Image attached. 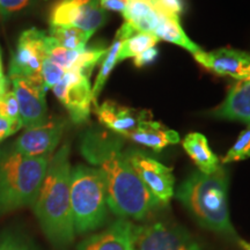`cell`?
I'll list each match as a JSON object with an SVG mask.
<instances>
[{
	"instance_id": "1",
	"label": "cell",
	"mask_w": 250,
	"mask_h": 250,
	"mask_svg": "<svg viewBox=\"0 0 250 250\" xmlns=\"http://www.w3.org/2000/svg\"><path fill=\"white\" fill-rule=\"evenodd\" d=\"M80 152L102 173L108 208L117 217L143 220L161 208L131 167L122 151L118 137L100 130H89L81 138Z\"/></svg>"
},
{
	"instance_id": "2",
	"label": "cell",
	"mask_w": 250,
	"mask_h": 250,
	"mask_svg": "<svg viewBox=\"0 0 250 250\" xmlns=\"http://www.w3.org/2000/svg\"><path fill=\"white\" fill-rule=\"evenodd\" d=\"M70 145L64 144L50 158L44 180L33 208L46 239L58 249L67 248L76 239L71 208Z\"/></svg>"
},
{
	"instance_id": "3",
	"label": "cell",
	"mask_w": 250,
	"mask_h": 250,
	"mask_svg": "<svg viewBox=\"0 0 250 250\" xmlns=\"http://www.w3.org/2000/svg\"><path fill=\"white\" fill-rule=\"evenodd\" d=\"M176 198L201 226L236 237L228 208V177L223 166L214 173H193L181 184Z\"/></svg>"
},
{
	"instance_id": "4",
	"label": "cell",
	"mask_w": 250,
	"mask_h": 250,
	"mask_svg": "<svg viewBox=\"0 0 250 250\" xmlns=\"http://www.w3.org/2000/svg\"><path fill=\"white\" fill-rule=\"evenodd\" d=\"M51 156L31 158L0 148V215L13 212L36 199Z\"/></svg>"
},
{
	"instance_id": "5",
	"label": "cell",
	"mask_w": 250,
	"mask_h": 250,
	"mask_svg": "<svg viewBox=\"0 0 250 250\" xmlns=\"http://www.w3.org/2000/svg\"><path fill=\"white\" fill-rule=\"evenodd\" d=\"M70 196L76 234L90 233L105 223L109 208L107 189L100 169L85 165L72 168Z\"/></svg>"
},
{
	"instance_id": "6",
	"label": "cell",
	"mask_w": 250,
	"mask_h": 250,
	"mask_svg": "<svg viewBox=\"0 0 250 250\" xmlns=\"http://www.w3.org/2000/svg\"><path fill=\"white\" fill-rule=\"evenodd\" d=\"M48 34L45 31L30 28L21 33L17 48L12 52L9 62L8 79L12 78H26V79L42 83L43 62L45 61Z\"/></svg>"
},
{
	"instance_id": "7",
	"label": "cell",
	"mask_w": 250,
	"mask_h": 250,
	"mask_svg": "<svg viewBox=\"0 0 250 250\" xmlns=\"http://www.w3.org/2000/svg\"><path fill=\"white\" fill-rule=\"evenodd\" d=\"M131 250H202L189 233L161 223L131 226Z\"/></svg>"
},
{
	"instance_id": "8",
	"label": "cell",
	"mask_w": 250,
	"mask_h": 250,
	"mask_svg": "<svg viewBox=\"0 0 250 250\" xmlns=\"http://www.w3.org/2000/svg\"><path fill=\"white\" fill-rule=\"evenodd\" d=\"M107 21L100 0H57L49 15L50 27L71 26L93 35Z\"/></svg>"
},
{
	"instance_id": "9",
	"label": "cell",
	"mask_w": 250,
	"mask_h": 250,
	"mask_svg": "<svg viewBox=\"0 0 250 250\" xmlns=\"http://www.w3.org/2000/svg\"><path fill=\"white\" fill-rule=\"evenodd\" d=\"M125 156L138 175L139 180L159 204L161 206L169 204L171 197L174 196L175 186L171 168L136 149L127 151Z\"/></svg>"
},
{
	"instance_id": "10",
	"label": "cell",
	"mask_w": 250,
	"mask_h": 250,
	"mask_svg": "<svg viewBox=\"0 0 250 250\" xmlns=\"http://www.w3.org/2000/svg\"><path fill=\"white\" fill-rule=\"evenodd\" d=\"M52 90L56 98L66 108L74 123L81 124L88 121L93 104L89 77L79 71L68 70Z\"/></svg>"
},
{
	"instance_id": "11",
	"label": "cell",
	"mask_w": 250,
	"mask_h": 250,
	"mask_svg": "<svg viewBox=\"0 0 250 250\" xmlns=\"http://www.w3.org/2000/svg\"><path fill=\"white\" fill-rule=\"evenodd\" d=\"M65 129V121L61 118L46 121L44 124L28 127L8 147L20 154L39 158L51 156L61 142Z\"/></svg>"
},
{
	"instance_id": "12",
	"label": "cell",
	"mask_w": 250,
	"mask_h": 250,
	"mask_svg": "<svg viewBox=\"0 0 250 250\" xmlns=\"http://www.w3.org/2000/svg\"><path fill=\"white\" fill-rule=\"evenodd\" d=\"M12 86L17 98L20 111V120L23 127H33L44 124L48 121L45 89L42 83L26 79V78H12Z\"/></svg>"
},
{
	"instance_id": "13",
	"label": "cell",
	"mask_w": 250,
	"mask_h": 250,
	"mask_svg": "<svg viewBox=\"0 0 250 250\" xmlns=\"http://www.w3.org/2000/svg\"><path fill=\"white\" fill-rule=\"evenodd\" d=\"M193 56L203 67L218 76L230 77L235 80L250 78V52L221 48L211 52L201 51Z\"/></svg>"
},
{
	"instance_id": "14",
	"label": "cell",
	"mask_w": 250,
	"mask_h": 250,
	"mask_svg": "<svg viewBox=\"0 0 250 250\" xmlns=\"http://www.w3.org/2000/svg\"><path fill=\"white\" fill-rule=\"evenodd\" d=\"M94 112L103 126L125 138L138 129L144 122L152 118L151 112L147 110L124 107L110 100L104 101L101 105H95Z\"/></svg>"
},
{
	"instance_id": "15",
	"label": "cell",
	"mask_w": 250,
	"mask_h": 250,
	"mask_svg": "<svg viewBox=\"0 0 250 250\" xmlns=\"http://www.w3.org/2000/svg\"><path fill=\"white\" fill-rule=\"evenodd\" d=\"M212 116L250 124V78L233 83L224 102L212 111Z\"/></svg>"
},
{
	"instance_id": "16",
	"label": "cell",
	"mask_w": 250,
	"mask_h": 250,
	"mask_svg": "<svg viewBox=\"0 0 250 250\" xmlns=\"http://www.w3.org/2000/svg\"><path fill=\"white\" fill-rule=\"evenodd\" d=\"M131 221L120 218L103 232L83 240L77 250H131Z\"/></svg>"
},
{
	"instance_id": "17",
	"label": "cell",
	"mask_w": 250,
	"mask_h": 250,
	"mask_svg": "<svg viewBox=\"0 0 250 250\" xmlns=\"http://www.w3.org/2000/svg\"><path fill=\"white\" fill-rule=\"evenodd\" d=\"M139 145L149 147L153 151L160 152L169 145L180 142V134L176 131L168 129L159 122L148 120L140 125L132 133L126 137Z\"/></svg>"
},
{
	"instance_id": "18",
	"label": "cell",
	"mask_w": 250,
	"mask_h": 250,
	"mask_svg": "<svg viewBox=\"0 0 250 250\" xmlns=\"http://www.w3.org/2000/svg\"><path fill=\"white\" fill-rule=\"evenodd\" d=\"M134 33H137V30L134 29L132 26H130L129 23L124 22L122 24L120 29L117 30L115 40L112 41L111 45L107 49V52L103 56L101 61V67H100L99 74L96 77L95 83H94L92 92H93V104L98 105V98L101 94L103 87H104L105 83H107L109 76H110L111 71L114 70V67L116 66L118 62V55H120L121 45L123 43L124 40L129 39L130 36H132Z\"/></svg>"
},
{
	"instance_id": "19",
	"label": "cell",
	"mask_w": 250,
	"mask_h": 250,
	"mask_svg": "<svg viewBox=\"0 0 250 250\" xmlns=\"http://www.w3.org/2000/svg\"><path fill=\"white\" fill-rule=\"evenodd\" d=\"M183 148L201 173L212 174L220 167L218 156L212 152L204 134L199 132L187 134L183 140Z\"/></svg>"
},
{
	"instance_id": "20",
	"label": "cell",
	"mask_w": 250,
	"mask_h": 250,
	"mask_svg": "<svg viewBox=\"0 0 250 250\" xmlns=\"http://www.w3.org/2000/svg\"><path fill=\"white\" fill-rule=\"evenodd\" d=\"M123 17L125 22L132 26L137 31L153 34L162 15L146 0H130Z\"/></svg>"
},
{
	"instance_id": "21",
	"label": "cell",
	"mask_w": 250,
	"mask_h": 250,
	"mask_svg": "<svg viewBox=\"0 0 250 250\" xmlns=\"http://www.w3.org/2000/svg\"><path fill=\"white\" fill-rule=\"evenodd\" d=\"M153 34L158 37L159 40L166 41V42L173 43L181 46V48L188 50L191 52L192 55L198 54V52L203 51L195 42H192L187 34L184 33L180 24V20H175V19H169L162 17L160 22L155 27Z\"/></svg>"
},
{
	"instance_id": "22",
	"label": "cell",
	"mask_w": 250,
	"mask_h": 250,
	"mask_svg": "<svg viewBox=\"0 0 250 250\" xmlns=\"http://www.w3.org/2000/svg\"><path fill=\"white\" fill-rule=\"evenodd\" d=\"M48 35L55 40L59 45L76 51H83L86 49L87 43L93 35L79 28L71 26L50 27Z\"/></svg>"
},
{
	"instance_id": "23",
	"label": "cell",
	"mask_w": 250,
	"mask_h": 250,
	"mask_svg": "<svg viewBox=\"0 0 250 250\" xmlns=\"http://www.w3.org/2000/svg\"><path fill=\"white\" fill-rule=\"evenodd\" d=\"M158 42L159 39L154 34L137 31L122 43L120 55H118V62L125 59L134 58L146 50L154 48Z\"/></svg>"
},
{
	"instance_id": "24",
	"label": "cell",
	"mask_w": 250,
	"mask_h": 250,
	"mask_svg": "<svg viewBox=\"0 0 250 250\" xmlns=\"http://www.w3.org/2000/svg\"><path fill=\"white\" fill-rule=\"evenodd\" d=\"M107 49L108 48H104V46H93V48H86L83 50L78 55L77 61L71 70L79 71L90 78L94 67L102 61L103 56L107 52Z\"/></svg>"
},
{
	"instance_id": "25",
	"label": "cell",
	"mask_w": 250,
	"mask_h": 250,
	"mask_svg": "<svg viewBox=\"0 0 250 250\" xmlns=\"http://www.w3.org/2000/svg\"><path fill=\"white\" fill-rule=\"evenodd\" d=\"M80 51L76 50H70L59 45L55 40L48 35V45H46V55L50 61H52L56 64L59 65L65 71L71 70L76 62L78 55Z\"/></svg>"
},
{
	"instance_id": "26",
	"label": "cell",
	"mask_w": 250,
	"mask_h": 250,
	"mask_svg": "<svg viewBox=\"0 0 250 250\" xmlns=\"http://www.w3.org/2000/svg\"><path fill=\"white\" fill-rule=\"evenodd\" d=\"M250 158V124L246 130L240 133L239 138L234 143L227 154L223 158V164H229L234 161H241Z\"/></svg>"
},
{
	"instance_id": "27",
	"label": "cell",
	"mask_w": 250,
	"mask_h": 250,
	"mask_svg": "<svg viewBox=\"0 0 250 250\" xmlns=\"http://www.w3.org/2000/svg\"><path fill=\"white\" fill-rule=\"evenodd\" d=\"M0 250H37L34 243L23 234L7 230L0 235Z\"/></svg>"
},
{
	"instance_id": "28",
	"label": "cell",
	"mask_w": 250,
	"mask_h": 250,
	"mask_svg": "<svg viewBox=\"0 0 250 250\" xmlns=\"http://www.w3.org/2000/svg\"><path fill=\"white\" fill-rule=\"evenodd\" d=\"M162 17L180 20V15L184 11L183 0H151L149 2Z\"/></svg>"
},
{
	"instance_id": "29",
	"label": "cell",
	"mask_w": 250,
	"mask_h": 250,
	"mask_svg": "<svg viewBox=\"0 0 250 250\" xmlns=\"http://www.w3.org/2000/svg\"><path fill=\"white\" fill-rule=\"evenodd\" d=\"M65 72L66 71L64 68H62L59 65L46 57L45 61L43 62L42 71H41V76H42L43 85H44L45 89L48 90L50 88H54L64 77Z\"/></svg>"
},
{
	"instance_id": "30",
	"label": "cell",
	"mask_w": 250,
	"mask_h": 250,
	"mask_svg": "<svg viewBox=\"0 0 250 250\" xmlns=\"http://www.w3.org/2000/svg\"><path fill=\"white\" fill-rule=\"evenodd\" d=\"M35 0H0V18L9 20L26 11Z\"/></svg>"
},
{
	"instance_id": "31",
	"label": "cell",
	"mask_w": 250,
	"mask_h": 250,
	"mask_svg": "<svg viewBox=\"0 0 250 250\" xmlns=\"http://www.w3.org/2000/svg\"><path fill=\"white\" fill-rule=\"evenodd\" d=\"M0 117L7 118V120L20 118L19 104L13 90H7L0 98Z\"/></svg>"
},
{
	"instance_id": "32",
	"label": "cell",
	"mask_w": 250,
	"mask_h": 250,
	"mask_svg": "<svg viewBox=\"0 0 250 250\" xmlns=\"http://www.w3.org/2000/svg\"><path fill=\"white\" fill-rule=\"evenodd\" d=\"M23 125L20 118L18 120H7V118L0 117V144L7 139L8 137L13 136L19 130L22 129Z\"/></svg>"
},
{
	"instance_id": "33",
	"label": "cell",
	"mask_w": 250,
	"mask_h": 250,
	"mask_svg": "<svg viewBox=\"0 0 250 250\" xmlns=\"http://www.w3.org/2000/svg\"><path fill=\"white\" fill-rule=\"evenodd\" d=\"M156 58H158V50H156L154 46V48L146 50V51L142 52L140 55L136 56V57L133 58V64L134 66L140 68L146 66V65L152 64L153 62H155Z\"/></svg>"
},
{
	"instance_id": "34",
	"label": "cell",
	"mask_w": 250,
	"mask_h": 250,
	"mask_svg": "<svg viewBox=\"0 0 250 250\" xmlns=\"http://www.w3.org/2000/svg\"><path fill=\"white\" fill-rule=\"evenodd\" d=\"M130 0H100L101 7L107 11H114L123 14L129 5Z\"/></svg>"
},
{
	"instance_id": "35",
	"label": "cell",
	"mask_w": 250,
	"mask_h": 250,
	"mask_svg": "<svg viewBox=\"0 0 250 250\" xmlns=\"http://www.w3.org/2000/svg\"><path fill=\"white\" fill-rule=\"evenodd\" d=\"M8 83H9V79L7 77H2L1 79H0V98H1L4 94L7 92L8 89Z\"/></svg>"
},
{
	"instance_id": "36",
	"label": "cell",
	"mask_w": 250,
	"mask_h": 250,
	"mask_svg": "<svg viewBox=\"0 0 250 250\" xmlns=\"http://www.w3.org/2000/svg\"><path fill=\"white\" fill-rule=\"evenodd\" d=\"M239 243H240V246L242 247V249H243V250H250V242L248 243V242L242 241V240H240Z\"/></svg>"
}]
</instances>
